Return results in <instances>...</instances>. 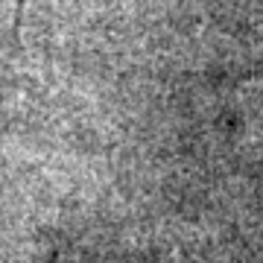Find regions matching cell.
I'll list each match as a JSON object with an SVG mask.
<instances>
[{
	"label": "cell",
	"mask_w": 263,
	"mask_h": 263,
	"mask_svg": "<svg viewBox=\"0 0 263 263\" xmlns=\"http://www.w3.org/2000/svg\"><path fill=\"white\" fill-rule=\"evenodd\" d=\"M24 12H27V0H15V27H12V35H15V41H21V27H24Z\"/></svg>",
	"instance_id": "6da1fadb"
},
{
	"label": "cell",
	"mask_w": 263,
	"mask_h": 263,
	"mask_svg": "<svg viewBox=\"0 0 263 263\" xmlns=\"http://www.w3.org/2000/svg\"><path fill=\"white\" fill-rule=\"evenodd\" d=\"M260 126H263V105H260Z\"/></svg>",
	"instance_id": "7a4b0ae2"
}]
</instances>
